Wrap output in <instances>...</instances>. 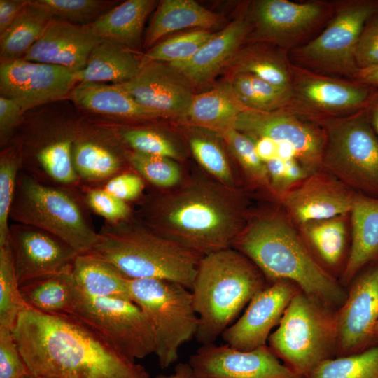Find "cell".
I'll use <instances>...</instances> for the list:
<instances>
[{
	"label": "cell",
	"mask_w": 378,
	"mask_h": 378,
	"mask_svg": "<svg viewBox=\"0 0 378 378\" xmlns=\"http://www.w3.org/2000/svg\"><path fill=\"white\" fill-rule=\"evenodd\" d=\"M13 335L29 374L50 378H151L99 332L72 315L29 306Z\"/></svg>",
	"instance_id": "6da1fadb"
},
{
	"label": "cell",
	"mask_w": 378,
	"mask_h": 378,
	"mask_svg": "<svg viewBox=\"0 0 378 378\" xmlns=\"http://www.w3.org/2000/svg\"><path fill=\"white\" fill-rule=\"evenodd\" d=\"M139 216L152 230L202 255L232 247L246 228L232 188L205 180L148 198Z\"/></svg>",
	"instance_id": "7a4b0ae2"
},
{
	"label": "cell",
	"mask_w": 378,
	"mask_h": 378,
	"mask_svg": "<svg viewBox=\"0 0 378 378\" xmlns=\"http://www.w3.org/2000/svg\"><path fill=\"white\" fill-rule=\"evenodd\" d=\"M249 258L272 283L288 281L324 306L346 299L340 284L312 258L290 223L271 214L246 227L232 247Z\"/></svg>",
	"instance_id": "3957f363"
},
{
	"label": "cell",
	"mask_w": 378,
	"mask_h": 378,
	"mask_svg": "<svg viewBox=\"0 0 378 378\" xmlns=\"http://www.w3.org/2000/svg\"><path fill=\"white\" fill-rule=\"evenodd\" d=\"M265 278L249 258L232 247L203 255L191 289L199 319L197 340L212 344L222 335L266 287Z\"/></svg>",
	"instance_id": "277c9868"
},
{
	"label": "cell",
	"mask_w": 378,
	"mask_h": 378,
	"mask_svg": "<svg viewBox=\"0 0 378 378\" xmlns=\"http://www.w3.org/2000/svg\"><path fill=\"white\" fill-rule=\"evenodd\" d=\"M90 252L118 268L128 279H156L191 290L202 255L150 229L141 221L106 222Z\"/></svg>",
	"instance_id": "5b68a950"
},
{
	"label": "cell",
	"mask_w": 378,
	"mask_h": 378,
	"mask_svg": "<svg viewBox=\"0 0 378 378\" xmlns=\"http://www.w3.org/2000/svg\"><path fill=\"white\" fill-rule=\"evenodd\" d=\"M20 172L10 218L55 236L78 254L90 253L100 234L88 220L78 200L64 188Z\"/></svg>",
	"instance_id": "8992f818"
},
{
	"label": "cell",
	"mask_w": 378,
	"mask_h": 378,
	"mask_svg": "<svg viewBox=\"0 0 378 378\" xmlns=\"http://www.w3.org/2000/svg\"><path fill=\"white\" fill-rule=\"evenodd\" d=\"M316 120L326 134L322 167L356 193L378 199V136L367 107Z\"/></svg>",
	"instance_id": "52a82bcc"
},
{
	"label": "cell",
	"mask_w": 378,
	"mask_h": 378,
	"mask_svg": "<svg viewBox=\"0 0 378 378\" xmlns=\"http://www.w3.org/2000/svg\"><path fill=\"white\" fill-rule=\"evenodd\" d=\"M127 286L132 301L151 326L159 365L167 368L177 361L181 346L197 330L191 290L178 283L156 279H128Z\"/></svg>",
	"instance_id": "ba28073f"
},
{
	"label": "cell",
	"mask_w": 378,
	"mask_h": 378,
	"mask_svg": "<svg viewBox=\"0 0 378 378\" xmlns=\"http://www.w3.org/2000/svg\"><path fill=\"white\" fill-rule=\"evenodd\" d=\"M268 341L272 352L296 374L305 378L329 358L331 346L337 344L336 318L326 312L321 303L298 291Z\"/></svg>",
	"instance_id": "9c48e42d"
},
{
	"label": "cell",
	"mask_w": 378,
	"mask_h": 378,
	"mask_svg": "<svg viewBox=\"0 0 378 378\" xmlns=\"http://www.w3.org/2000/svg\"><path fill=\"white\" fill-rule=\"evenodd\" d=\"M71 315L99 332L128 358L140 359L155 354V342L150 323L132 300L98 298L78 288Z\"/></svg>",
	"instance_id": "30bf717a"
},
{
	"label": "cell",
	"mask_w": 378,
	"mask_h": 378,
	"mask_svg": "<svg viewBox=\"0 0 378 378\" xmlns=\"http://www.w3.org/2000/svg\"><path fill=\"white\" fill-rule=\"evenodd\" d=\"M377 10L378 1L344 4L323 32L293 51L295 58L311 67L353 78L358 71L354 54L358 38L367 20Z\"/></svg>",
	"instance_id": "8fae6325"
},
{
	"label": "cell",
	"mask_w": 378,
	"mask_h": 378,
	"mask_svg": "<svg viewBox=\"0 0 378 378\" xmlns=\"http://www.w3.org/2000/svg\"><path fill=\"white\" fill-rule=\"evenodd\" d=\"M289 108L272 111L246 109L237 118L233 127L252 139L267 137L289 144L309 175L322 167L326 134L320 125L302 118Z\"/></svg>",
	"instance_id": "7c38bea8"
},
{
	"label": "cell",
	"mask_w": 378,
	"mask_h": 378,
	"mask_svg": "<svg viewBox=\"0 0 378 378\" xmlns=\"http://www.w3.org/2000/svg\"><path fill=\"white\" fill-rule=\"evenodd\" d=\"M292 100L288 107L316 119L340 117L368 106L376 90L357 82H346L290 66Z\"/></svg>",
	"instance_id": "4fadbf2b"
},
{
	"label": "cell",
	"mask_w": 378,
	"mask_h": 378,
	"mask_svg": "<svg viewBox=\"0 0 378 378\" xmlns=\"http://www.w3.org/2000/svg\"><path fill=\"white\" fill-rule=\"evenodd\" d=\"M78 82L76 73L60 66L24 59L0 66V91L23 111L69 95Z\"/></svg>",
	"instance_id": "5bb4252c"
},
{
	"label": "cell",
	"mask_w": 378,
	"mask_h": 378,
	"mask_svg": "<svg viewBox=\"0 0 378 378\" xmlns=\"http://www.w3.org/2000/svg\"><path fill=\"white\" fill-rule=\"evenodd\" d=\"M188 363L198 378H302L266 345L244 351L227 344H202Z\"/></svg>",
	"instance_id": "9a60e30c"
},
{
	"label": "cell",
	"mask_w": 378,
	"mask_h": 378,
	"mask_svg": "<svg viewBox=\"0 0 378 378\" xmlns=\"http://www.w3.org/2000/svg\"><path fill=\"white\" fill-rule=\"evenodd\" d=\"M9 243L20 286L71 267L78 255L55 236L21 223L10 225Z\"/></svg>",
	"instance_id": "2e32d148"
},
{
	"label": "cell",
	"mask_w": 378,
	"mask_h": 378,
	"mask_svg": "<svg viewBox=\"0 0 378 378\" xmlns=\"http://www.w3.org/2000/svg\"><path fill=\"white\" fill-rule=\"evenodd\" d=\"M160 118L184 120L193 95L191 84L169 64L141 62L132 79L118 84Z\"/></svg>",
	"instance_id": "e0dca14e"
},
{
	"label": "cell",
	"mask_w": 378,
	"mask_h": 378,
	"mask_svg": "<svg viewBox=\"0 0 378 378\" xmlns=\"http://www.w3.org/2000/svg\"><path fill=\"white\" fill-rule=\"evenodd\" d=\"M297 292L288 281L273 282L259 291L241 316L223 332L226 344L244 351L265 346L271 330L279 324Z\"/></svg>",
	"instance_id": "ac0fdd59"
},
{
	"label": "cell",
	"mask_w": 378,
	"mask_h": 378,
	"mask_svg": "<svg viewBox=\"0 0 378 378\" xmlns=\"http://www.w3.org/2000/svg\"><path fill=\"white\" fill-rule=\"evenodd\" d=\"M324 3L260 0L253 4L251 22L255 37L290 47L326 15Z\"/></svg>",
	"instance_id": "d6986e66"
},
{
	"label": "cell",
	"mask_w": 378,
	"mask_h": 378,
	"mask_svg": "<svg viewBox=\"0 0 378 378\" xmlns=\"http://www.w3.org/2000/svg\"><path fill=\"white\" fill-rule=\"evenodd\" d=\"M356 195L335 178L316 172L280 195L290 215L306 225L350 212Z\"/></svg>",
	"instance_id": "ffe728a7"
},
{
	"label": "cell",
	"mask_w": 378,
	"mask_h": 378,
	"mask_svg": "<svg viewBox=\"0 0 378 378\" xmlns=\"http://www.w3.org/2000/svg\"><path fill=\"white\" fill-rule=\"evenodd\" d=\"M377 322L378 265L354 282L337 316V346L342 356L360 352L374 335Z\"/></svg>",
	"instance_id": "44dd1931"
},
{
	"label": "cell",
	"mask_w": 378,
	"mask_h": 378,
	"mask_svg": "<svg viewBox=\"0 0 378 378\" xmlns=\"http://www.w3.org/2000/svg\"><path fill=\"white\" fill-rule=\"evenodd\" d=\"M102 39L88 24H77L52 18L44 32L22 59L83 70L94 46Z\"/></svg>",
	"instance_id": "7402d4cb"
},
{
	"label": "cell",
	"mask_w": 378,
	"mask_h": 378,
	"mask_svg": "<svg viewBox=\"0 0 378 378\" xmlns=\"http://www.w3.org/2000/svg\"><path fill=\"white\" fill-rule=\"evenodd\" d=\"M249 22L234 20L204 43L190 59L169 64L190 84L211 81L232 59L249 31Z\"/></svg>",
	"instance_id": "603a6c76"
},
{
	"label": "cell",
	"mask_w": 378,
	"mask_h": 378,
	"mask_svg": "<svg viewBox=\"0 0 378 378\" xmlns=\"http://www.w3.org/2000/svg\"><path fill=\"white\" fill-rule=\"evenodd\" d=\"M69 96L78 106L110 117L132 120L160 118L139 104L118 84L78 83Z\"/></svg>",
	"instance_id": "cb8c5ba5"
},
{
	"label": "cell",
	"mask_w": 378,
	"mask_h": 378,
	"mask_svg": "<svg viewBox=\"0 0 378 378\" xmlns=\"http://www.w3.org/2000/svg\"><path fill=\"white\" fill-rule=\"evenodd\" d=\"M246 109L228 80L195 94L183 121L222 134L232 128L238 115Z\"/></svg>",
	"instance_id": "d4e9b609"
},
{
	"label": "cell",
	"mask_w": 378,
	"mask_h": 378,
	"mask_svg": "<svg viewBox=\"0 0 378 378\" xmlns=\"http://www.w3.org/2000/svg\"><path fill=\"white\" fill-rule=\"evenodd\" d=\"M351 216V245L342 281L349 282L378 256V199L356 193Z\"/></svg>",
	"instance_id": "484cf974"
},
{
	"label": "cell",
	"mask_w": 378,
	"mask_h": 378,
	"mask_svg": "<svg viewBox=\"0 0 378 378\" xmlns=\"http://www.w3.org/2000/svg\"><path fill=\"white\" fill-rule=\"evenodd\" d=\"M223 22L218 13L192 0H164L158 4L146 36L145 47L150 48L164 36L186 29H208Z\"/></svg>",
	"instance_id": "4316f807"
},
{
	"label": "cell",
	"mask_w": 378,
	"mask_h": 378,
	"mask_svg": "<svg viewBox=\"0 0 378 378\" xmlns=\"http://www.w3.org/2000/svg\"><path fill=\"white\" fill-rule=\"evenodd\" d=\"M154 0H128L106 11L88 24L95 36L130 50L138 48L148 15L156 5Z\"/></svg>",
	"instance_id": "83f0119b"
},
{
	"label": "cell",
	"mask_w": 378,
	"mask_h": 378,
	"mask_svg": "<svg viewBox=\"0 0 378 378\" xmlns=\"http://www.w3.org/2000/svg\"><path fill=\"white\" fill-rule=\"evenodd\" d=\"M141 65L132 50L102 40L93 48L85 68L76 73L78 83L120 84L133 78Z\"/></svg>",
	"instance_id": "f1b7e54d"
},
{
	"label": "cell",
	"mask_w": 378,
	"mask_h": 378,
	"mask_svg": "<svg viewBox=\"0 0 378 378\" xmlns=\"http://www.w3.org/2000/svg\"><path fill=\"white\" fill-rule=\"evenodd\" d=\"M29 307L51 315H71L78 290L73 266L58 274L20 286Z\"/></svg>",
	"instance_id": "f546056e"
},
{
	"label": "cell",
	"mask_w": 378,
	"mask_h": 378,
	"mask_svg": "<svg viewBox=\"0 0 378 378\" xmlns=\"http://www.w3.org/2000/svg\"><path fill=\"white\" fill-rule=\"evenodd\" d=\"M78 289L90 296L132 300L127 279L118 268L92 254H78L73 264Z\"/></svg>",
	"instance_id": "4dcf8cb0"
},
{
	"label": "cell",
	"mask_w": 378,
	"mask_h": 378,
	"mask_svg": "<svg viewBox=\"0 0 378 378\" xmlns=\"http://www.w3.org/2000/svg\"><path fill=\"white\" fill-rule=\"evenodd\" d=\"M95 137L90 134L75 137L73 163L80 181H107L123 169L122 157L105 141Z\"/></svg>",
	"instance_id": "1f68e13d"
},
{
	"label": "cell",
	"mask_w": 378,
	"mask_h": 378,
	"mask_svg": "<svg viewBox=\"0 0 378 378\" xmlns=\"http://www.w3.org/2000/svg\"><path fill=\"white\" fill-rule=\"evenodd\" d=\"M52 18L48 12L30 1L10 27L0 35L1 64L22 59Z\"/></svg>",
	"instance_id": "d6a6232c"
},
{
	"label": "cell",
	"mask_w": 378,
	"mask_h": 378,
	"mask_svg": "<svg viewBox=\"0 0 378 378\" xmlns=\"http://www.w3.org/2000/svg\"><path fill=\"white\" fill-rule=\"evenodd\" d=\"M228 65L230 76L248 74L277 87L291 89L290 65L271 50L255 47L238 51Z\"/></svg>",
	"instance_id": "836d02e7"
},
{
	"label": "cell",
	"mask_w": 378,
	"mask_h": 378,
	"mask_svg": "<svg viewBox=\"0 0 378 378\" xmlns=\"http://www.w3.org/2000/svg\"><path fill=\"white\" fill-rule=\"evenodd\" d=\"M76 136H60L39 146L34 157L38 174L61 186H74L80 181L74 166L72 150Z\"/></svg>",
	"instance_id": "e575fe53"
},
{
	"label": "cell",
	"mask_w": 378,
	"mask_h": 378,
	"mask_svg": "<svg viewBox=\"0 0 378 378\" xmlns=\"http://www.w3.org/2000/svg\"><path fill=\"white\" fill-rule=\"evenodd\" d=\"M241 102L251 110L272 111L288 108L291 89L274 85L248 74H236L229 80Z\"/></svg>",
	"instance_id": "d590c367"
},
{
	"label": "cell",
	"mask_w": 378,
	"mask_h": 378,
	"mask_svg": "<svg viewBox=\"0 0 378 378\" xmlns=\"http://www.w3.org/2000/svg\"><path fill=\"white\" fill-rule=\"evenodd\" d=\"M305 378H378V346L326 359Z\"/></svg>",
	"instance_id": "8d00e7d4"
},
{
	"label": "cell",
	"mask_w": 378,
	"mask_h": 378,
	"mask_svg": "<svg viewBox=\"0 0 378 378\" xmlns=\"http://www.w3.org/2000/svg\"><path fill=\"white\" fill-rule=\"evenodd\" d=\"M192 130L189 136L190 150L200 164L221 184L232 188V171L220 144L209 130Z\"/></svg>",
	"instance_id": "74e56055"
},
{
	"label": "cell",
	"mask_w": 378,
	"mask_h": 378,
	"mask_svg": "<svg viewBox=\"0 0 378 378\" xmlns=\"http://www.w3.org/2000/svg\"><path fill=\"white\" fill-rule=\"evenodd\" d=\"M27 307L16 277L9 243L0 246V326L13 330L21 311Z\"/></svg>",
	"instance_id": "f35d334b"
},
{
	"label": "cell",
	"mask_w": 378,
	"mask_h": 378,
	"mask_svg": "<svg viewBox=\"0 0 378 378\" xmlns=\"http://www.w3.org/2000/svg\"><path fill=\"white\" fill-rule=\"evenodd\" d=\"M214 34L208 29H195L168 38L148 49L141 62H183L192 57Z\"/></svg>",
	"instance_id": "ab89813d"
},
{
	"label": "cell",
	"mask_w": 378,
	"mask_h": 378,
	"mask_svg": "<svg viewBox=\"0 0 378 378\" xmlns=\"http://www.w3.org/2000/svg\"><path fill=\"white\" fill-rule=\"evenodd\" d=\"M342 216L305 225L309 240L323 260L330 265L339 262L344 248L346 225Z\"/></svg>",
	"instance_id": "60d3db41"
},
{
	"label": "cell",
	"mask_w": 378,
	"mask_h": 378,
	"mask_svg": "<svg viewBox=\"0 0 378 378\" xmlns=\"http://www.w3.org/2000/svg\"><path fill=\"white\" fill-rule=\"evenodd\" d=\"M23 158L20 149L11 146L0 155V246L9 241L10 211Z\"/></svg>",
	"instance_id": "b9f144b4"
},
{
	"label": "cell",
	"mask_w": 378,
	"mask_h": 378,
	"mask_svg": "<svg viewBox=\"0 0 378 378\" xmlns=\"http://www.w3.org/2000/svg\"><path fill=\"white\" fill-rule=\"evenodd\" d=\"M125 158L139 175L155 186L169 188L181 180V168L174 159L132 150L125 153Z\"/></svg>",
	"instance_id": "7bdbcfd3"
},
{
	"label": "cell",
	"mask_w": 378,
	"mask_h": 378,
	"mask_svg": "<svg viewBox=\"0 0 378 378\" xmlns=\"http://www.w3.org/2000/svg\"><path fill=\"white\" fill-rule=\"evenodd\" d=\"M52 18L74 24H91L100 17L110 1L99 0H36Z\"/></svg>",
	"instance_id": "ee69618b"
},
{
	"label": "cell",
	"mask_w": 378,
	"mask_h": 378,
	"mask_svg": "<svg viewBox=\"0 0 378 378\" xmlns=\"http://www.w3.org/2000/svg\"><path fill=\"white\" fill-rule=\"evenodd\" d=\"M119 136L132 150L176 160L180 152L175 143L162 132L150 128L120 130Z\"/></svg>",
	"instance_id": "f6af8a7d"
},
{
	"label": "cell",
	"mask_w": 378,
	"mask_h": 378,
	"mask_svg": "<svg viewBox=\"0 0 378 378\" xmlns=\"http://www.w3.org/2000/svg\"><path fill=\"white\" fill-rule=\"evenodd\" d=\"M221 134L246 173L260 183L271 186L266 165L256 152L253 139L234 128Z\"/></svg>",
	"instance_id": "bcb514c9"
},
{
	"label": "cell",
	"mask_w": 378,
	"mask_h": 378,
	"mask_svg": "<svg viewBox=\"0 0 378 378\" xmlns=\"http://www.w3.org/2000/svg\"><path fill=\"white\" fill-rule=\"evenodd\" d=\"M85 202L97 214L107 223H116L129 219L131 208L128 203L106 191L103 187L86 192Z\"/></svg>",
	"instance_id": "7dc6e473"
},
{
	"label": "cell",
	"mask_w": 378,
	"mask_h": 378,
	"mask_svg": "<svg viewBox=\"0 0 378 378\" xmlns=\"http://www.w3.org/2000/svg\"><path fill=\"white\" fill-rule=\"evenodd\" d=\"M29 374L12 330L0 326V378H23Z\"/></svg>",
	"instance_id": "c3c4849f"
},
{
	"label": "cell",
	"mask_w": 378,
	"mask_h": 378,
	"mask_svg": "<svg viewBox=\"0 0 378 378\" xmlns=\"http://www.w3.org/2000/svg\"><path fill=\"white\" fill-rule=\"evenodd\" d=\"M354 57L358 69L378 65V10L365 24Z\"/></svg>",
	"instance_id": "681fc988"
},
{
	"label": "cell",
	"mask_w": 378,
	"mask_h": 378,
	"mask_svg": "<svg viewBox=\"0 0 378 378\" xmlns=\"http://www.w3.org/2000/svg\"><path fill=\"white\" fill-rule=\"evenodd\" d=\"M103 188L127 202L137 199L144 189L142 177L132 172H121L106 181Z\"/></svg>",
	"instance_id": "f907efd6"
},
{
	"label": "cell",
	"mask_w": 378,
	"mask_h": 378,
	"mask_svg": "<svg viewBox=\"0 0 378 378\" xmlns=\"http://www.w3.org/2000/svg\"><path fill=\"white\" fill-rule=\"evenodd\" d=\"M24 113L20 105L14 99L0 97V138L5 144L14 128L20 122Z\"/></svg>",
	"instance_id": "816d5d0a"
},
{
	"label": "cell",
	"mask_w": 378,
	"mask_h": 378,
	"mask_svg": "<svg viewBox=\"0 0 378 378\" xmlns=\"http://www.w3.org/2000/svg\"><path fill=\"white\" fill-rule=\"evenodd\" d=\"M29 1L27 0H0V35L10 27Z\"/></svg>",
	"instance_id": "f5cc1de1"
},
{
	"label": "cell",
	"mask_w": 378,
	"mask_h": 378,
	"mask_svg": "<svg viewBox=\"0 0 378 378\" xmlns=\"http://www.w3.org/2000/svg\"><path fill=\"white\" fill-rule=\"evenodd\" d=\"M253 139L256 152L265 164L277 157L278 146L275 141L267 137H260Z\"/></svg>",
	"instance_id": "db71d44e"
},
{
	"label": "cell",
	"mask_w": 378,
	"mask_h": 378,
	"mask_svg": "<svg viewBox=\"0 0 378 378\" xmlns=\"http://www.w3.org/2000/svg\"><path fill=\"white\" fill-rule=\"evenodd\" d=\"M353 78L360 84L378 88V65L358 69Z\"/></svg>",
	"instance_id": "11a10c76"
},
{
	"label": "cell",
	"mask_w": 378,
	"mask_h": 378,
	"mask_svg": "<svg viewBox=\"0 0 378 378\" xmlns=\"http://www.w3.org/2000/svg\"><path fill=\"white\" fill-rule=\"evenodd\" d=\"M155 378H198L190 365L188 363H178L174 372L169 374H160Z\"/></svg>",
	"instance_id": "9f6ffc18"
},
{
	"label": "cell",
	"mask_w": 378,
	"mask_h": 378,
	"mask_svg": "<svg viewBox=\"0 0 378 378\" xmlns=\"http://www.w3.org/2000/svg\"><path fill=\"white\" fill-rule=\"evenodd\" d=\"M370 124L378 136V91H376L367 106Z\"/></svg>",
	"instance_id": "6f0895ef"
},
{
	"label": "cell",
	"mask_w": 378,
	"mask_h": 378,
	"mask_svg": "<svg viewBox=\"0 0 378 378\" xmlns=\"http://www.w3.org/2000/svg\"><path fill=\"white\" fill-rule=\"evenodd\" d=\"M23 378H50V377H38V376H34L31 374H28Z\"/></svg>",
	"instance_id": "680465c9"
},
{
	"label": "cell",
	"mask_w": 378,
	"mask_h": 378,
	"mask_svg": "<svg viewBox=\"0 0 378 378\" xmlns=\"http://www.w3.org/2000/svg\"><path fill=\"white\" fill-rule=\"evenodd\" d=\"M374 335L378 339V322L377 323L374 328Z\"/></svg>",
	"instance_id": "91938a15"
}]
</instances>
